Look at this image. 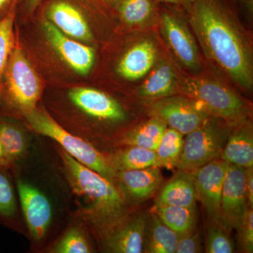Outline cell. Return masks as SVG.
Instances as JSON below:
<instances>
[{"label":"cell","instance_id":"cell-18","mask_svg":"<svg viewBox=\"0 0 253 253\" xmlns=\"http://www.w3.org/2000/svg\"><path fill=\"white\" fill-rule=\"evenodd\" d=\"M197 201L193 172L179 169L161 189L154 207L172 206L195 208Z\"/></svg>","mask_w":253,"mask_h":253},{"label":"cell","instance_id":"cell-17","mask_svg":"<svg viewBox=\"0 0 253 253\" xmlns=\"http://www.w3.org/2000/svg\"><path fill=\"white\" fill-rule=\"evenodd\" d=\"M220 158L230 165L244 168L253 166V133L250 123L244 119L236 121Z\"/></svg>","mask_w":253,"mask_h":253},{"label":"cell","instance_id":"cell-19","mask_svg":"<svg viewBox=\"0 0 253 253\" xmlns=\"http://www.w3.org/2000/svg\"><path fill=\"white\" fill-rule=\"evenodd\" d=\"M157 51L150 41H141L131 47L118 65V72L129 81L144 77L154 67Z\"/></svg>","mask_w":253,"mask_h":253},{"label":"cell","instance_id":"cell-38","mask_svg":"<svg viewBox=\"0 0 253 253\" xmlns=\"http://www.w3.org/2000/svg\"><path fill=\"white\" fill-rule=\"evenodd\" d=\"M9 163V161H8L7 158H6V155L4 154V149H3L1 142H0V165H1V166H4V165H6Z\"/></svg>","mask_w":253,"mask_h":253},{"label":"cell","instance_id":"cell-24","mask_svg":"<svg viewBox=\"0 0 253 253\" xmlns=\"http://www.w3.org/2000/svg\"><path fill=\"white\" fill-rule=\"evenodd\" d=\"M152 212L157 214L163 224L179 235L196 228L197 220L196 207L154 206Z\"/></svg>","mask_w":253,"mask_h":253},{"label":"cell","instance_id":"cell-7","mask_svg":"<svg viewBox=\"0 0 253 253\" xmlns=\"http://www.w3.org/2000/svg\"><path fill=\"white\" fill-rule=\"evenodd\" d=\"M150 113L183 135L194 130L211 116L202 105L181 94L158 99L151 106Z\"/></svg>","mask_w":253,"mask_h":253},{"label":"cell","instance_id":"cell-27","mask_svg":"<svg viewBox=\"0 0 253 253\" xmlns=\"http://www.w3.org/2000/svg\"><path fill=\"white\" fill-rule=\"evenodd\" d=\"M118 12L126 24L138 26L149 22L154 16V0H120Z\"/></svg>","mask_w":253,"mask_h":253},{"label":"cell","instance_id":"cell-8","mask_svg":"<svg viewBox=\"0 0 253 253\" xmlns=\"http://www.w3.org/2000/svg\"><path fill=\"white\" fill-rule=\"evenodd\" d=\"M229 164L221 158L193 171L197 199L211 222L220 224V201L223 184Z\"/></svg>","mask_w":253,"mask_h":253},{"label":"cell","instance_id":"cell-9","mask_svg":"<svg viewBox=\"0 0 253 253\" xmlns=\"http://www.w3.org/2000/svg\"><path fill=\"white\" fill-rule=\"evenodd\" d=\"M249 208L246 168L229 164L221 191L220 225L227 231L236 229Z\"/></svg>","mask_w":253,"mask_h":253},{"label":"cell","instance_id":"cell-36","mask_svg":"<svg viewBox=\"0 0 253 253\" xmlns=\"http://www.w3.org/2000/svg\"><path fill=\"white\" fill-rule=\"evenodd\" d=\"M157 1L166 3V4L181 6V7L184 8L188 11L194 0H157Z\"/></svg>","mask_w":253,"mask_h":253},{"label":"cell","instance_id":"cell-26","mask_svg":"<svg viewBox=\"0 0 253 253\" xmlns=\"http://www.w3.org/2000/svg\"><path fill=\"white\" fill-rule=\"evenodd\" d=\"M183 145V134L172 127H168L156 151L161 167L168 169L176 168L182 152Z\"/></svg>","mask_w":253,"mask_h":253},{"label":"cell","instance_id":"cell-3","mask_svg":"<svg viewBox=\"0 0 253 253\" xmlns=\"http://www.w3.org/2000/svg\"><path fill=\"white\" fill-rule=\"evenodd\" d=\"M24 115L35 131L57 141L66 151L65 152L78 162L113 182L116 171L111 167L109 161L89 143L65 130L44 111L36 108Z\"/></svg>","mask_w":253,"mask_h":253},{"label":"cell","instance_id":"cell-39","mask_svg":"<svg viewBox=\"0 0 253 253\" xmlns=\"http://www.w3.org/2000/svg\"><path fill=\"white\" fill-rule=\"evenodd\" d=\"M106 4L110 5H116L120 0H103Z\"/></svg>","mask_w":253,"mask_h":253},{"label":"cell","instance_id":"cell-2","mask_svg":"<svg viewBox=\"0 0 253 253\" xmlns=\"http://www.w3.org/2000/svg\"><path fill=\"white\" fill-rule=\"evenodd\" d=\"M63 157L78 188L92 201L98 224L109 235L126 221L127 208L122 195L112 181L67 153H63Z\"/></svg>","mask_w":253,"mask_h":253},{"label":"cell","instance_id":"cell-29","mask_svg":"<svg viewBox=\"0 0 253 253\" xmlns=\"http://www.w3.org/2000/svg\"><path fill=\"white\" fill-rule=\"evenodd\" d=\"M228 231L220 224L211 222L206 236V253H231L234 252V245Z\"/></svg>","mask_w":253,"mask_h":253},{"label":"cell","instance_id":"cell-25","mask_svg":"<svg viewBox=\"0 0 253 253\" xmlns=\"http://www.w3.org/2000/svg\"><path fill=\"white\" fill-rule=\"evenodd\" d=\"M17 7L13 8L2 19L0 20V100L4 88L5 71L16 44L14 26Z\"/></svg>","mask_w":253,"mask_h":253},{"label":"cell","instance_id":"cell-22","mask_svg":"<svg viewBox=\"0 0 253 253\" xmlns=\"http://www.w3.org/2000/svg\"><path fill=\"white\" fill-rule=\"evenodd\" d=\"M111 167L117 171L132 170L153 167L161 168L156 151L129 146L113 155L109 161Z\"/></svg>","mask_w":253,"mask_h":253},{"label":"cell","instance_id":"cell-37","mask_svg":"<svg viewBox=\"0 0 253 253\" xmlns=\"http://www.w3.org/2000/svg\"><path fill=\"white\" fill-rule=\"evenodd\" d=\"M44 1V0H25V9L28 14H32Z\"/></svg>","mask_w":253,"mask_h":253},{"label":"cell","instance_id":"cell-31","mask_svg":"<svg viewBox=\"0 0 253 253\" xmlns=\"http://www.w3.org/2000/svg\"><path fill=\"white\" fill-rule=\"evenodd\" d=\"M16 212V201L9 179L0 172V214L12 217Z\"/></svg>","mask_w":253,"mask_h":253},{"label":"cell","instance_id":"cell-12","mask_svg":"<svg viewBox=\"0 0 253 253\" xmlns=\"http://www.w3.org/2000/svg\"><path fill=\"white\" fill-rule=\"evenodd\" d=\"M43 28L51 45L73 71L82 76L90 72L95 59L93 48L71 39L49 20L44 21Z\"/></svg>","mask_w":253,"mask_h":253},{"label":"cell","instance_id":"cell-6","mask_svg":"<svg viewBox=\"0 0 253 253\" xmlns=\"http://www.w3.org/2000/svg\"><path fill=\"white\" fill-rule=\"evenodd\" d=\"M42 83L31 63L16 42L6 66L1 101H7L23 113L36 109Z\"/></svg>","mask_w":253,"mask_h":253},{"label":"cell","instance_id":"cell-20","mask_svg":"<svg viewBox=\"0 0 253 253\" xmlns=\"http://www.w3.org/2000/svg\"><path fill=\"white\" fill-rule=\"evenodd\" d=\"M179 80L169 61L163 60L156 65L139 89V94L148 99H160L176 93Z\"/></svg>","mask_w":253,"mask_h":253},{"label":"cell","instance_id":"cell-5","mask_svg":"<svg viewBox=\"0 0 253 253\" xmlns=\"http://www.w3.org/2000/svg\"><path fill=\"white\" fill-rule=\"evenodd\" d=\"M176 93L199 102L211 116L231 123L244 119V101L234 91L214 80L186 78L179 82Z\"/></svg>","mask_w":253,"mask_h":253},{"label":"cell","instance_id":"cell-1","mask_svg":"<svg viewBox=\"0 0 253 253\" xmlns=\"http://www.w3.org/2000/svg\"><path fill=\"white\" fill-rule=\"evenodd\" d=\"M188 11L205 56L240 87L251 90L252 41L239 20L219 0H194Z\"/></svg>","mask_w":253,"mask_h":253},{"label":"cell","instance_id":"cell-33","mask_svg":"<svg viewBox=\"0 0 253 253\" xmlns=\"http://www.w3.org/2000/svg\"><path fill=\"white\" fill-rule=\"evenodd\" d=\"M201 234L196 228L189 232L179 235L175 253H197L202 252Z\"/></svg>","mask_w":253,"mask_h":253},{"label":"cell","instance_id":"cell-4","mask_svg":"<svg viewBox=\"0 0 253 253\" xmlns=\"http://www.w3.org/2000/svg\"><path fill=\"white\" fill-rule=\"evenodd\" d=\"M231 122L210 116L201 126L186 134L176 168L193 172L220 158L231 129Z\"/></svg>","mask_w":253,"mask_h":253},{"label":"cell","instance_id":"cell-11","mask_svg":"<svg viewBox=\"0 0 253 253\" xmlns=\"http://www.w3.org/2000/svg\"><path fill=\"white\" fill-rule=\"evenodd\" d=\"M44 11L50 22L66 36L84 41L92 38L78 0H49Z\"/></svg>","mask_w":253,"mask_h":253},{"label":"cell","instance_id":"cell-15","mask_svg":"<svg viewBox=\"0 0 253 253\" xmlns=\"http://www.w3.org/2000/svg\"><path fill=\"white\" fill-rule=\"evenodd\" d=\"M116 179L125 194L136 202L146 201L154 195L163 181L160 167L117 171Z\"/></svg>","mask_w":253,"mask_h":253},{"label":"cell","instance_id":"cell-13","mask_svg":"<svg viewBox=\"0 0 253 253\" xmlns=\"http://www.w3.org/2000/svg\"><path fill=\"white\" fill-rule=\"evenodd\" d=\"M18 189L23 214L31 235L36 241H41L51 222V204L41 191L31 184L19 181Z\"/></svg>","mask_w":253,"mask_h":253},{"label":"cell","instance_id":"cell-16","mask_svg":"<svg viewBox=\"0 0 253 253\" xmlns=\"http://www.w3.org/2000/svg\"><path fill=\"white\" fill-rule=\"evenodd\" d=\"M148 216L144 213L126 221L108 236V249L118 253L144 252Z\"/></svg>","mask_w":253,"mask_h":253},{"label":"cell","instance_id":"cell-10","mask_svg":"<svg viewBox=\"0 0 253 253\" xmlns=\"http://www.w3.org/2000/svg\"><path fill=\"white\" fill-rule=\"evenodd\" d=\"M163 37L179 62L191 71L201 67L199 51L186 22L172 12L163 13L161 18Z\"/></svg>","mask_w":253,"mask_h":253},{"label":"cell","instance_id":"cell-34","mask_svg":"<svg viewBox=\"0 0 253 253\" xmlns=\"http://www.w3.org/2000/svg\"><path fill=\"white\" fill-rule=\"evenodd\" d=\"M246 193L248 206L253 207V166L246 168Z\"/></svg>","mask_w":253,"mask_h":253},{"label":"cell","instance_id":"cell-23","mask_svg":"<svg viewBox=\"0 0 253 253\" xmlns=\"http://www.w3.org/2000/svg\"><path fill=\"white\" fill-rule=\"evenodd\" d=\"M168 126L164 121L155 116L131 129L126 137L128 146H138L156 151Z\"/></svg>","mask_w":253,"mask_h":253},{"label":"cell","instance_id":"cell-32","mask_svg":"<svg viewBox=\"0 0 253 253\" xmlns=\"http://www.w3.org/2000/svg\"><path fill=\"white\" fill-rule=\"evenodd\" d=\"M237 229L241 249L246 253L253 251V211L252 208H248L244 217L241 219Z\"/></svg>","mask_w":253,"mask_h":253},{"label":"cell","instance_id":"cell-21","mask_svg":"<svg viewBox=\"0 0 253 253\" xmlns=\"http://www.w3.org/2000/svg\"><path fill=\"white\" fill-rule=\"evenodd\" d=\"M179 234L163 224L156 213L148 217L144 252L175 253Z\"/></svg>","mask_w":253,"mask_h":253},{"label":"cell","instance_id":"cell-35","mask_svg":"<svg viewBox=\"0 0 253 253\" xmlns=\"http://www.w3.org/2000/svg\"><path fill=\"white\" fill-rule=\"evenodd\" d=\"M19 0H0V20L6 16L13 8L18 6Z\"/></svg>","mask_w":253,"mask_h":253},{"label":"cell","instance_id":"cell-30","mask_svg":"<svg viewBox=\"0 0 253 253\" xmlns=\"http://www.w3.org/2000/svg\"><path fill=\"white\" fill-rule=\"evenodd\" d=\"M55 251L59 253H88L91 252V249L81 231L73 229L63 236Z\"/></svg>","mask_w":253,"mask_h":253},{"label":"cell","instance_id":"cell-14","mask_svg":"<svg viewBox=\"0 0 253 253\" xmlns=\"http://www.w3.org/2000/svg\"><path fill=\"white\" fill-rule=\"evenodd\" d=\"M69 97L82 111L93 117L113 121L126 118L121 104L102 91L91 88H74L69 91Z\"/></svg>","mask_w":253,"mask_h":253},{"label":"cell","instance_id":"cell-28","mask_svg":"<svg viewBox=\"0 0 253 253\" xmlns=\"http://www.w3.org/2000/svg\"><path fill=\"white\" fill-rule=\"evenodd\" d=\"M0 142L9 162L19 157L26 149V141L21 131L11 123L1 120Z\"/></svg>","mask_w":253,"mask_h":253}]
</instances>
